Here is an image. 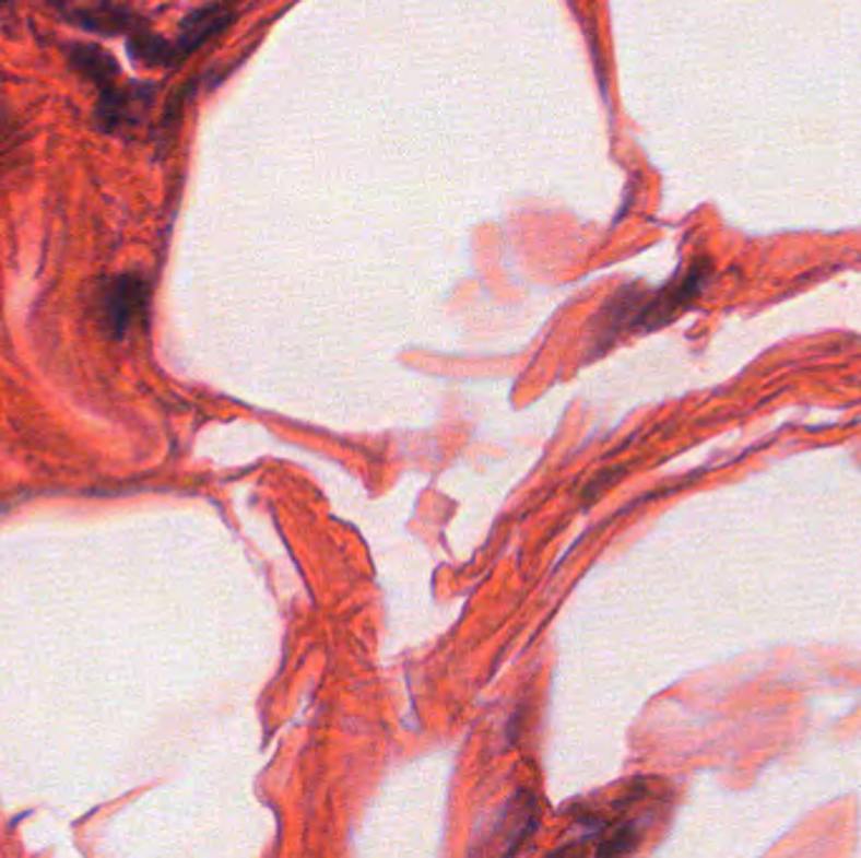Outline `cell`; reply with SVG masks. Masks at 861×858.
Masks as SVG:
<instances>
[{
    "instance_id": "1",
    "label": "cell",
    "mask_w": 861,
    "mask_h": 858,
    "mask_svg": "<svg viewBox=\"0 0 861 858\" xmlns=\"http://www.w3.org/2000/svg\"><path fill=\"white\" fill-rule=\"evenodd\" d=\"M149 307V282L139 272H121L104 280L96 293L102 328L111 338H127L144 320Z\"/></svg>"
},
{
    "instance_id": "2",
    "label": "cell",
    "mask_w": 861,
    "mask_h": 858,
    "mask_svg": "<svg viewBox=\"0 0 861 858\" xmlns=\"http://www.w3.org/2000/svg\"><path fill=\"white\" fill-rule=\"evenodd\" d=\"M156 86L146 81L114 83V86L98 91L96 102V127L104 134H121L127 127H137L144 119L149 104L154 102Z\"/></svg>"
},
{
    "instance_id": "3",
    "label": "cell",
    "mask_w": 861,
    "mask_h": 858,
    "mask_svg": "<svg viewBox=\"0 0 861 858\" xmlns=\"http://www.w3.org/2000/svg\"><path fill=\"white\" fill-rule=\"evenodd\" d=\"M235 19L237 11L235 5L229 3H210L189 13L187 19L179 23L177 38L172 40L177 66L200 51L204 44H210L212 38H217L220 33H225L232 23H235Z\"/></svg>"
},
{
    "instance_id": "4",
    "label": "cell",
    "mask_w": 861,
    "mask_h": 858,
    "mask_svg": "<svg viewBox=\"0 0 861 858\" xmlns=\"http://www.w3.org/2000/svg\"><path fill=\"white\" fill-rule=\"evenodd\" d=\"M63 15L73 23V26L84 28L89 33H96V36H104V38H114V36L127 38L131 31L144 23L134 11H131V8L114 3V0H91V3H76V5L66 8Z\"/></svg>"
},
{
    "instance_id": "5",
    "label": "cell",
    "mask_w": 861,
    "mask_h": 858,
    "mask_svg": "<svg viewBox=\"0 0 861 858\" xmlns=\"http://www.w3.org/2000/svg\"><path fill=\"white\" fill-rule=\"evenodd\" d=\"M69 63L81 79L94 83L98 91L114 86L121 81V69L116 58L98 44H71Z\"/></svg>"
},
{
    "instance_id": "6",
    "label": "cell",
    "mask_w": 861,
    "mask_h": 858,
    "mask_svg": "<svg viewBox=\"0 0 861 858\" xmlns=\"http://www.w3.org/2000/svg\"><path fill=\"white\" fill-rule=\"evenodd\" d=\"M127 51L131 61L137 66H146V69H169V66H177L172 40L160 36V33H154L146 23H142V26H137L129 33Z\"/></svg>"
},
{
    "instance_id": "7",
    "label": "cell",
    "mask_w": 861,
    "mask_h": 858,
    "mask_svg": "<svg viewBox=\"0 0 861 858\" xmlns=\"http://www.w3.org/2000/svg\"><path fill=\"white\" fill-rule=\"evenodd\" d=\"M5 3H8V0H0V5H5Z\"/></svg>"
}]
</instances>
